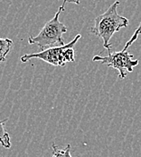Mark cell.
<instances>
[{
  "label": "cell",
  "instance_id": "obj_1",
  "mask_svg": "<svg viewBox=\"0 0 141 157\" xmlns=\"http://www.w3.org/2000/svg\"><path fill=\"white\" fill-rule=\"evenodd\" d=\"M119 1H115L106 12L98 16L94 20L91 33L103 40V46L107 51L111 50L110 41L112 36L123 27L128 25V19L118 13Z\"/></svg>",
  "mask_w": 141,
  "mask_h": 157
},
{
  "label": "cell",
  "instance_id": "obj_2",
  "mask_svg": "<svg viewBox=\"0 0 141 157\" xmlns=\"http://www.w3.org/2000/svg\"><path fill=\"white\" fill-rule=\"evenodd\" d=\"M65 3H63L55 13L53 17L44 25L40 33L35 36H30L28 37V44L36 45L40 51L53 46H61L64 45V39L63 35L67 32V26L63 23L60 22L59 17L63 11H64Z\"/></svg>",
  "mask_w": 141,
  "mask_h": 157
},
{
  "label": "cell",
  "instance_id": "obj_3",
  "mask_svg": "<svg viewBox=\"0 0 141 157\" xmlns=\"http://www.w3.org/2000/svg\"><path fill=\"white\" fill-rule=\"evenodd\" d=\"M81 35H77L72 41L67 45L61 46H53L38 53L25 54L21 56V62L26 63L32 58L43 60L53 67H64L66 63H72L75 60L74 45L80 40Z\"/></svg>",
  "mask_w": 141,
  "mask_h": 157
},
{
  "label": "cell",
  "instance_id": "obj_4",
  "mask_svg": "<svg viewBox=\"0 0 141 157\" xmlns=\"http://www.w3.org/2000/svg\"><path fill=\"white\" fill-rule=\"evenodd\" d=\"M109 55L107 56H101L97 55L93 56L92 61H99L102 65L107 66L108 67H112L118 71V78L124 79L128 73L133 72L134 67H137L139 63L138 59H133L134 56L130 55L127 50L118 51L112 53L111 50L108 51Z\"/></svg>",
  "mask_w": 141,
  "mask_h": 157
},
{
  "label": "cell",
  "instance_id": "obj_5",
  "mask_svg": "<svg viewBox=\"0 0 141 157\" xmlns=\"http://www.w3.org/2000/svg\"><path fill=\"white\" fill-rule=\"evenodd\" d=\"M7 122V119L0 120V144L4 148H11V139L10 135L6 132L5 124Z\"/></svg>",
  "mask_w": 141,
  "mask_h": 157
},
{
  "label": "cell",
  "instance_id": "obj_6",
  "mask_svg": "<svg viewBox=\"0 0 141 157\" xmlns=\"http://www.w3.org/2000/svg\"><path fill=\"white\" fill-rule=\"evenodd\" d=\"M13 41L9 38L0 37V63L5 61V57L11 50Z\"/></svg>",
  "mask_w": 141,
  "mask_h": 157
},
{
  "label": "cell",
  "instance_id": "obj_7",
  "mask_svg": "<svg viewBox=\"0 0 141 157\" xmlns=\"http://www.w3.org/2000/svg\"><path fill=\"white\" fill-rule=\"evenodd\" d=\"M52 157H72L70 155V144H67L64 149H60L54 143H52Z\"/></svg>",
  "mask_w": 141,
  "mask_h": 157
},
{
  "label": "cell",
  "instance_id": "obj_8",
  "mask_svg": "<svg viewBox=\"0 0 141 157\" xmlns=\"http://www.w3.org/2000/svg\"><path fill=\"white\" fill-rule=\"evenodd\" d=\"M140 34H141V24L139 25V26L135 30V32H134V34L132 35V36L130 37V39L126 43V45H125V46H124L123 50H124V51H126V50L130 46V45H132V44H133V43L138 39V37H139V36Z\"/></svg>",
  "mask_w": 141,
  "mask_h": 157
},
{
  "label": "cell",
  "instance_id": "obj_9",
  "mask_svg": "<svg viewBox=\"0 0 141 157\" xmlns=\"http://www.w3.org/2000/svg\"><path fill=\"white\" fill-rule=\"evenodd\" d=\"M71 3V4H75V5H79L81 3V0H63V3Z\"/></svg>",
  "mask_w": 141,
  "mask_h": 157
}]
</instances>
